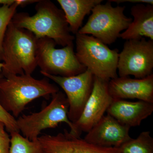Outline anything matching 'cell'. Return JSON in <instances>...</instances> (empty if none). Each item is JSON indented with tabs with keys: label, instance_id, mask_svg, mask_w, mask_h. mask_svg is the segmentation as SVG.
Masks as SVG:
<instances>
[{
	"label": "cell",
	"instance_id": "cell-19",
	"mask_svg": "<svg viewBox=\"0 0 153 153\" xmlns=\"http://www.w3.org/2000/svg\"><path fill=\"white\" fill-rule=\"evenodd\" d=\"M21 4V0H16L11 4L2 5L0 7V61H1L3 43L7 28Z\"/></svg>",
	"mask_w": 153,
	"mask_h": 153
},
{
	"label": "cell",
	"instance_id": "cell-1",
	"mask_svg": "<svg viewBox=\"0 0 153 153\" xmlns=\"http://www.w3.org/2000/svg\"><path fill=\"white\" fill-rule=\"evenodd\" d=\"M36 13H16L12 22L18 27L29 30L37 38H48L63 47L74 44L75 37L70 32L63 10L49 0L38 1Z\"/></svg>",
	"mask_w": 153,
	"mask_h": 153
},
{
	"label": "cell",
	"instance_id": "cell-10",
	"mask_svg": "<svg viewBox=\"0 0 153 153\" xmlns=\"http://www.w3.org/2000/svg\"><path fill=\"white\" fill-rule=\"evenodd\" d=\"M108 82L94 76L92 92L78 120L74 123L80 135L88 132L104 116L114 99L110 94Z\"/></svg>",
	"mask_w": 153,
	"mask_h": 153
},
{
	"label": "cell",
	"instance_id": "cell-14",
	"mask_svg": "<svg viewBox=\"0 0 153 153\" xmlns=\"http://www.w3.org/2000/svg\"><path fill=\"white\" fill-rule=\"evenodd\" d=\"M118 121L130 128L140 125L153 112V103L139 100L114 99L106 111Z\"/></svg>",
	"mask_w": 153,
	"mask_h": 153
},
{
	"label": "cell",
	"instance_id": "cell-22",
	"mask_svg": "<svg viewBox=\"0 0 153 153\" xmlns=\"http://www.w3.org/2000/svg\"><path fill=\"white\" fill-rule=\"evenodd\" d=\"M111 2H114L117 4L123 3H131L133 4H149L153 5V0H110Z\"/></svg>",
	"mask_w": 153,
	"mask_h": 153
},
{
	"label": "cell",
	"instance_id": "cell-11",
	"mask_svg": "<svg viewBox=\"0 0 153 153\" xmlns=\"http://www.w3.org/2000/svg\"><path fill=\"white\" fill-rule=\"evenodd\" d=\"M38 140L45 153H120L118 148L92 144L74 136L66 129L55 135H42Z\"/></svg>",
	"mask_w": 153,
	"mask_h": 153
},
{
	"label": "cell",
	"instance_id": "cell-23",
	"mask_svg": "<svg viewBox=\"0 0 153 153\" xmlns=\"http://www.w3.org/2000/svg\"><path fill=\"white\" fill-rule=\"evenodd\" d=\"M16 0H0V5L11 4L15 2Z\"/></svg>",
	"mask_w": 153,
	"mask_h": 153
},
{
	"label": "cell",
	"instance_id": "cell-12",
	"mask_svg": "<svg viewBox=\"0 0 153 153\" xmlns=\"http://www.w3.org/2000/svg\"><path fill=\"white\" fill-rule=\"evenodd\" d=\"M130 128L107 114L88 132L84 139L99 146L119 148L131 138Z\"/></svg>",
	"mask_w": 153,
	"mask_h": 153
},
{
	"label": "cell",
	"instance_id": "cell-18",
	"mask_svg": "<svg viewBox=\"0 0 153 153\" xmlns=\"http://www.w3.org/2000/svg\"><path fill=\"white\" fill-rule=\"evenodd\" d=\"M10 153H45L38 139L31 141L19 132L10 133Z\"/></svg>",
	"mask_w": 153,
	"mask_h": 153
},
{
	"label": "cell",
	"instance_id": "cell-13",
	"mask_svg": "<svg viewBox=\"0 0 153 153\" xmlns=\"http://www.w3.org/2000/svg\"><path fill=\"white\" fill-rule=\"evenodd\" d=\"M113 99H137L153 103V74L145 78L118 76L108 82Z\"/></svg>",
	"mask_w": 153,
	"mask_h": 153
},
{
	"label": "cell",
	"instance_id": "cell-15",
	"mask_svg": "<svg viewBox=\"0 0 153 153\" xmlns=\"http://www.w3.org/2000/svg\"><path fill=\"white\" fill-rule=\"evenodd\" d=\"M133 20L120 38L126 41L147 38L153 41V5L139 4L132 7Z\"/></svg>",
	"mask_w": 153,
	"mask_h": 153
},
{
	"label": "cell",
	"instance_id": "cell-6",
	"mask_svg": "<svg viewBox=\"0 0 153 153\" xmlns=\"http://www.w3.org/2000/svg\"><path fill=\"white\" fill-rule=\"evenodd\" d=\"M111 3L108 1L96 6L86 24L77 33L93 36L107 45L114 43L132 19L125 14V7H113Z\"/></svg>",
	"mask_w": 153,
	"mask_h": 153
},
{
	"label": "cell",
	"instance_id": "cell-7",
	"mask_svg": "<svg viewBox=\"0 0 153 153\" xmlns=\"http://www.w3.org/2000/svg\"><path fill=\"white\" fill-rule=\"evenodd\" d=\"M50 38H38L37 41V63L40 72L68 77L82 73L86 70L78 61L74 50V44L60 49Z\"/></svg>",
	"mask_w": 153,
	"mask_h": 153
},
{
	"label": "cell",
	"instance_id": "cell-24",
	"mask_svg": "<svg viewBox=\"0 0 153 153\" xmlns=\"http://www.w3.org/2000/svg\"><path fill=\"white\" fill-rule=\"evenodd\" d=\"M3 64L2 63H0V73L1 72L2 69Z\"/></svg>",
	"mask_w": 153,
	"mask_h": 153
},
{
	"label": "cell",
	"instance_id": "cell-8",
	"mask_svg": "<svg viewBox=\"0 0 153 153\" xmlns=\"http://www.w3.org/2000/svg\"><path fill=\"white\" fill-rule=\"evenodd\" d=\"M153 41L145 38L126 41L119 53L117 73L120 77L132 75L145 78L153 74Z\"/></svg>",
	"mask_w": 153,
	"mask_h": 153
},
{
	"label": "cell",
	"instance_id": "cell-16",
	"mask_svg": "<svg viewBox=\"0 0 153 153\" xmlns=\"http://www.w3.org/2000/svg\"><path fill=\"white\" fill-rule=\"evenodd\" d=\"M102 0H57L65 15L70 32L76 35L82 27L86 15H89Z\"/></svg>",
	"mask_w": 153,
	"mask_h": 153
},
{
	"label": "cell",
	"instance_id": "cell-5",
	"mask_svg": "<svg viewBox=\"0 0 153 153\" xmlns=\"http://www.w3.org/2000/svg\"><path fill=\"white\" fill-rule=\"evenodd\" d=\"M76 51L78 61L94 76L109 82L118 77L119 52L93 36L77 33L75 35Z\"/></svg>",
	"mask_w": 153,
	"mask_h": 153
},
{
	"label": "cell",
	"instance_id": "cell-21",
	"mask_svg": "<svg viewBox=\"0 0 153 153\" xmlns=\"http://www.w3.org/2000/svg\"><path fill=\"white\" fill-rule=\"evenodd\" d=\"M5 130L4 124L0 121V153H10V137Z\"/></svg>",
	"mask_w": 153,
	"mask_h": 153
},
{
	"label": "cell",
	"instance_id": "cell-2",
	"mask_svg": "<svg viewBox=\"0 0 153 153\" xmlns=\"http://www.w3.org/2000/svg\"><path fill=\"white\" fill-rule=\"evenodd\" d=\"M58 91V86L47 77L37 79L26 74L3 76L0 79V104L17 118L34 100L48 98Z\"/></svg>",
	"mask_w": 153,
	"mask_h": 153
},
{
	"label": "cell",
	"instance_id": "cell-9",
	"mask_svg": "<svg viewBox=\"0 0 153 153\" xmlns=\"http://www.w3.org/2000/svg\"><path fill=\"white\" fill-rule=\"evenodd\" d=\"M41 73L62 88L69 105L68 119L73 123L76 122L92 92L94 81L93 74L88 69L80 74L68 77Z\"/></svg>",
	"mask_w": 153,
	"mask_h": 153
},
{
	"label": "cell",
	"instance_id": "cell-4",
	"mask_svg": "<svg viewBox=\"0 0 153 153\" xmlns=\"http://www.w3.org/2000/svg\"><path fill=\"white\" fill-rule=\"evenodd\" d=\"M49 104L38 112L23 115L16 119L19 132L22 135L31 141L38 139L42 131L55 128L59 123H65L70 128V134L77 137L80 135L74 123L68 119L69 105L65 93L58 91L52 95Z\"/></svg>",
	"mask_w": 153,
	"mask_h": 153
},
{
	"label": "cell",
	"instance_id": "cell-3",
	"mask_svg": "<svg viewBox=\"0 0 153 153\" xmlns=\"http://www.w3.org/2000/svg\"><path fill=\"white\" fill-rule=\"evenodd\" d=\"M37 41L33 33L18 27L12 21L3 41L1 73L4 77L11 75H32L38 66Z\"/></svg>",
	"mask_w": 153,
	"mask_h": 153
},
{
	"label": "cell",
	"instance_id": "cell-20",
	"mask_svg": "<svg viewBox=\"0 0 153 153\" xmlns=\"http://www.w3.org/2000/svg\"><path fill=\"white\" fill-rule=\"evenodd\" d=\"M3 75L0 73V79L2 78ZM0 121L4 124L6 130L10 133L12 132H19L17 126L16 118L12 115L10 113L6 111L0 104Z\"/></svg>",
	"mask_w": 153,
	"mask_h": 153
},
{
	"label": "cell",
	"instance_id": "cell-17",
	"mask_svg": "<svg viewBox=\"0 0 153 153\" xmlns=\"http://www.w3.org/2000/svg\"><path fill=\"white\" fill-rule=\"evenodd\" d=\"M118 148L120 153H153V138L150 132L144 131Z\"/></svg>",
	"mask_w": 153,
	"mask_h": 153
}]
</instances>
